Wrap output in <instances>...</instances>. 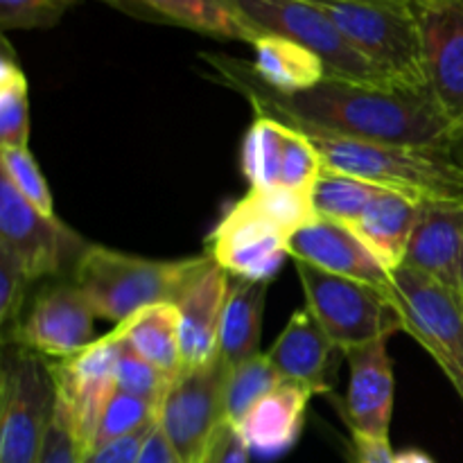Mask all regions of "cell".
<instances>
[{
    "mask_svg": "<svg viewBox=\"0 0 463 463\" xmlns=\"http://www.w3.org/2000/svg\"><path fill=\"white\" fill-rule=\"evenodd\" d=\"M202 59L220 81L249 99L256 116L375 143L450 147L452 122L430 90L360 84L328 75L315 89L280 95L262 84L244 59L215 52H202Z\"/></svg>",
    "mask_w": 463,
    "mask_h": 463,
    "instance_id": "1",
    "label": "cell"
},
{
    "mask_svg": "<svg viewBox=\"0 0 463 463\" xmlns=\"http://www.w3.org/2000/svg\"><path fill=\"white\" fill-rule=\"evenodd\" d=\"M319 152L326 170L342 172L416 202L463 203V167L450 147L375 143L328 131L297 127Z\"/></svg>",
    "mask_w": 463,
    "mask_h": 463,
    "instance_id": "2",
    "label": "cell"
},
{
    "mask_svg": "<svg viewBox=\"0 0 463 463\" xmlns=\"http://www.w3.org/2000/svg\"><path fill=\"white\" fill-rule=\"evenodd\" d=\"M208 262V253L179 260H154L102 244H86L71 279L84 292L95 317L118 326L145 307L179 301Z\"/></svg>",
    "mask_w": 463,
    "mask_h": 463,
    "instance_id": "3",
    "label": "cell"
},
{
    "mask_svg": "<svg viewBox=\"0 0 463 463\" xmlns=\"http://www.w3.org/2000/svg\"><path fill=\"white\" fill-rule=\"evenodd\" d=\"M348 43L402 89L430 90L419 25L407 0H307Z\"/></svg>",
    "mask_w": 463,
    "mask_h": 463,
    "instance_id": "4",
    "label": "cell"
},
{
    "mask_svg": "<svg viewBox=\"0 0 463 463\" xmlns=\"http://www.w3.org/2000/svg\"><path fill=\"white\" fill-rule=\"evenodd\" d=\"M297 276L307 312L342 353L405 333L401 310L387 289L328 274L306 262H297Z\"/></svg>",
    "mask_w": 463,
    "mask_h": 463,
    "instance_id": "5",
    "label": "cell"
},
{
    "mask_svg": "<svg viewBox=\"0 0 463 463\" xmlns=\"http://www.w3.org/2000/svg\"><path fill=\"white\" fill-rule=\"evenodd\" d=\"M54 402L50 360L7 344L0 373V463H39Z\"/></svg>",
    "mask_w": 463,
    "mask_h": 463,
    "instance_id": "6",
    "label": "cell"
},
{
    "mask_svg": "<svg viewBox=\"0 0 463 463\" xmlns=\"http://www.w3.org/2000/svg\"><path fill=\"white\" fill-rule=\"evenodd\" d=\"M253 30L280 34L306 45L337 80L373 86H396L375 63L357 52L333 21L307 0H226Z\"/></svg>",
    "mask_w": 463,
    "mask_h": 463,
    "instance_id": "7",
    "label": "cell"
},
{
    "mask_svg": "<svg viewBox=\"0 0 463 463\" xmlns=\"http://www.w3.org/2000/svg\"><path fill=\"white\" fill-rule=\"evenodd\" d=\"M405 333L432 355L463 402V301L420 271L402 265L389 289Z\"/></svg>",
    "mask_w": 463,
    "mask_h": 463,
    "instance_id": "8",
    "label": "cell"
},
{
    "mask_svg": "<svg viewBox=\"0 0 463 463\" xmlns=\"http://www.w3.org/2000/svg\"><path fill=\"white\" fill-rule=\"evenodd\" d=\"M86 244L59 217L41 215L0 176V251L16 260L30 283L61 279Z\"/></svg>",
    "mask_w": 463,
    "mask_h": 463,
    "instance_id": "9",
    "label": "cell"
},
{
    "mask_svg": "<svg viewBox=\"0 0 463 463\" xmlns=\"http://www.w3.org/2000/svg\"><path fill=\"white\" fill-rule=\"evenodd\" d=\"M231 371L220 357L172 380L158 410V425L179 463H202L224 423V387Z\"/></svg>",
    "mask_w": 463,
    "mask_h": 463,
    "instance_id": "10",
    "label": "cell"
},
{
    "mask_svg": "<svg viewBox=\"0 0 463 463\" xmlns=\"http://www.w3.org/2000/svg\"><path fill=\"white\" fill-rule=\"evenodd\" d=\"M122 337L111 330L68 360L50 362L57 402L71 419L84 455L90 452L104 407L116 393V366Z\"/></svg>",
    "mask_w": 463,
    "mask_h": 463,
    "instance_id": "11",
    "label": "cell"
},
{
    "mask_svg": "<svg viewBox=\"0 0 463 463\" xmlns=\"http://www.w3.org/2000/svg\"><path fill=\"white\" fill-rule=\"evenodd\" d=\"M95 312L75 280H50L23 312L14 344L45 360H68L95 342Z\"/></svg>",
    "mask_w": 463,
    "mask_h": 463,
    "instance_id": "12",
    "label": "cell"
},
{
    "mask_svg": "<svg viewBox=\"0 0 463 463\" xmlns=\"http://www.w3.org/2000/svg\"><path fill=\"white\" fill-rule=\"evenodd\" d=\"M419 25L428 89L452 122H463V0H407Z\"/></svg>",
    "mask_w": 463,
    "mask_h": 463,
    "instance_id": "13",
    "label": "cell"
},
{
    "mask_svg": "<svg viewBox=\"0 0 463 463\" xmlns=\"http://www.w3.org/2000/svg\"><path fill=\"white\" fill-rule=\"evenodd\" d=\"M206 253L231 279L271 283L289 256V238L233 203L208 235Z\"/></svg>",
    "mask_w": 463,
    "mask_h": 463,
    "instance_id": "14",
    "label": "cell"
},
{
    "mask_svg": "<svg viewBox=\"0 0 463 463\" xmlns=\"http://www.w3.org/2000/svg\"><path fill=\"white\" fill-rule=\"evenodd\" d=\"M348 360V392L342 416L353 437L389 441V428L396 398L393 360L389 339H378L366 346L344 353Z\"/></svg>",
    "mask_w": 463,
    "mask_h": 463,
    "instance_id": "15",
    "label": "cell"
},
{
    "mask_svg": "<svg viewBox=\"0 0 463 463\" xmlns=\"http://www.w3.org/2000/svg\"><path fill=\"white\" fill-rule=\"evenodd\" d=\"M405 265L463 301V203H423Z\"/></svg>",
    "mask_w": 463,
    "mask_h": 463,
    "instance_id": "16",
    "label": "cell"
},
{
    "mask_svg": "<svg viewBox=\"0 0 463 463\" xmlns=\"http://www.w3.org/2000/svg\"><path fill=\"white\" fill-rule=\"evenodd\" d=\"M289 258L328 274L392 289L393 274L348 226L317 220L289 238Z\"/></svg>",
    "mask_w": 463,
    "mask_h": 463,
    "instance_id": "17",
    "label": "cell"
},
{
    "mask_svg": "<svg viewBox=\"0 0 463 463\" xmlns=\"http://www.w3.org/2000/svg\"><path fill=\"white\" fill-rule=\"evenodd\" d=\"M337 355H344L321 330L307 307L294 312L267 357L285 383H297L315 396H328L337 380Z\"/></svg>",
    "mask_w": 463,
    "mask_h": 463,
    "instance_id": "18",
    "label": "cell"
},
{
    "mask_svg": "<svg viewBox=\"0 0 463 463\" xmlns=\"http://www.w3.org/2000/svg\"><path fill=\"white\" fill-rule=\"evenodd\" d=\"M229 289L231 276L211 258L202 274L185 288L176 301L181 319L184 371L211 364L217 357V339H220Z\"/></svg>",
    "mask_w": 463,
    "mask_h": 463,
    "instance_id": "19",
    "label": "cell"
},
{
    "mask_svg": "<svg viewBox=\"0 0 463 463\" xmlns=\"http://www.w3.org/2000/svg\"><path fill=\"white\" fill-rule=\"evenodd\" d=\"M131 18L251 45L260 36L226 0H99Z\"/></svg>",
    "mask_w": 463,
    "mask_h": 463,
    "instance_id": "20",
    "label": "cell"
},
{
    "mask_svg": "<svg viewBox=\"0 0 463 463\" xmlns=\"http://www.w3.org/2000/svg\"><path fill=\"white\" fill-rule=\"evenodd\" d=\"M315 393L297 383H283L267 393L240 423V434L251 455L276 459L292 450L306 425V411Z\"/></svg>",
    "mask_w": 463,
    "mask_h": 463,
    "instance_id": "21",
    "label": "cell"
},
{
    "mask_svg": "<svg viewBox=\"0 0 463 463\" xmlns=\"http://www.w3.org/2000/svg\"><path fill=\"white\" fill-rule=\"evenodd\" d=\"M420 208L423 203L416 199L384 190L366 208L362 220L351 226V231L393 274L405 265L411 235L420 220Z\"/></svg>",
    "mask_w": 463,
    "mask_h": 463,
    "instance_id": "22",
    "label": "cell"
},
{
    "mask_svg": "<svg viewBox=\"0 0 463 463\" xmlns=\"http://www.w3.org/2000/svg\"><path fill=\"white\" fill-rule=\"evenodd\" d=\"M267 292H269V283L231 279L220 339H217V357L229 371L260 355L262 312H265Z\"/></svg>",
    "mask_w": 463,
    "mask_h": 463,
    "instance_id": "23",
    "label": "cell"
},
{
    "mask_svg": "<svg viewBox=\"0 0 463 463\" xmlns=\"http://www.w3.org/2000/svg\"><path fill=\"white\" fill-rule=\"evenodd\" d=\"M258 80L280 95L303 93L328 77V66L306 45L280 34H260L251 43Z\"/></svg>",
    "mask_w": 463,
    "mask_h": 463,
    "instance_id": "24",
    "label": "cell"
},
{
    "mask_svg": "<svg viewBox=\"0 0 463 463\" xmlns=\"http://www.w3.org/2000/svg\"><path fill=\"white\" fill-rule=\"evenodd\" d=\"M113 330L163 375L172 380L179 378L184 371V355H181V319L176 303L145 307L122 324L113 326Z\"/></svg>",
    "mask_w": 463,
    "mask_h": 463,
    "instance_id": "25",
    "label": "cell"
},
{
    "mask_svg": "<svg viewBox=\"0 0 463 463\" xmlns=\"http://www.w3.org/2000/svg\"><path fill=\"white\" fill-rule=\"evenodd\" d=\"M289 127L269 116H256L240 149V167L251 188L280 185Z\"/></svg>",
    "mask_w": 463,
    "mask_h": 463,
    "instance_id": "26",
    "label": "cell"
},
{
    "mask_svg": "<svg viewBox=\"0 0 463 463\" xmlns=\"http://www.w3.org/2000/svg\"><path fill=\"white\" fill-rule=\"evenodd\" d=\"M380 193L384 190L378 185L324 167L312 188V206H315L317 220L333 222V224L351 229L362 220L366 208L373 203Z\"/></svg>",
    "mask_w": 463,
    "mask_h": 463,
    "instance_id": "27",
    "label": "cell"
},
{
    "mask_svg": "<svg viewBox=\"0 0 463 463\" xmlns=\"http://www.w3.org/2000/svg\"><path fill=\"white\" fill-rule=\"evenodd\" d=\"M27 143H30L27 80L12 45L7 39H3V54H0V147H27Z\"/></svg>",
    "mask_w": 463,
    "mask_h": 463,
    "instance_id": "28",
    "label": "cell"
},
{
    "mask_svg": "<svg viewBox=\"0 0 463 463\" xmlns=\"http://www.w3.org/2000/svg\"><path fill=\"white\" fill-rule=\"evenodd\" d=\"M235 203L251 215L260 217L267 224L283 231L288 238H292L303 226L317 222L312 193H306V190H292L285 185L249 188V193Z\"/></svg>",
    "mask_w": 463,
    "mask_h": 463,
    "instance_id": "29",
    "label": "cell"
},
{
    "mask_svg": "<svg viewBox=\"0 0 463 463\" xmlns=\"http://www.w3.org/2000/svg\"><path fill=\"white\" fill-rule=\"evenodd\" d=\"M283 383L285 380L267 355L253 357L251 362L231 371L224 387V423L240 428L249 411Z\"/></svg>",
    "mask_w": 463,
    "mask_h": 463,
    "instance_id": "30",
    "label": "cell"
},
{
    "mask_svg": "<svg viewBox=\"0 0 463 463\" xmlns=\"http://www.w3.org/2000/svg\"><path fill=\"white\" fill-rule=\"evenodd\" d=\"M158 410H161V402L147 401V398L116 389L109 405L104 407L90 450L118 441V439L131 437V434L158 423Z\"/></svg>",
    "mask_w": 463,
    "mask_h": 463,
    "instance_id": "31",
    "label": "cell"
},
{
    "mask_svg": "<svg viewBox=\"0 0 463 463\" xmlns=\"http://www.w3.org/2000/svg\"><path fill=\"white\" fill-rule=\"evenodd\" d=\"M0 176H5L18 190V194L41 215L57 217L50 185L30 149L0 147Z\"/></svg>",
    "mask_w": 463,
    "mask_h": 463,
    "instance_id": "32",
    "label": "cell"
},
{
    "mask_svg": "<svg viewBox=\"0 0 463 463\" xmlns=\"http://www.w3.org/2000/svg\"><path fill=\"white\" fill-rule=\"evenodd\" d=\"M170 384L172 378L163 375L156 366H152L147 360H143V357L122 339L120 355H118L116 366L118 392H127L134 393V396L147 398V401L163 402Z\"/></svg>",
    "mask_w": 463,
    "mask_h": 463,
    "instance_id": "33",
    "label": "cell"
},
{
    "mask_svg": "<svg viewBox=\"0 0 463 463\" xmlns=\"http://www.w3.org/2000/svg\"><path fill=\"white\" fill-rule=\"evenodd\" d=\"M30 279L16 265L14 258L0 251V328H3V344H14L21 326L23 312L27 306V289Z\"/></svg>",
    "mask_w": 463,
    "mask_h": 463,
    "instance_id": "34",
    "label": "cell"
},
{
    "mask_svg": "<svg viewBox=\"0 0 463 463\" xmlns=\"http://www.w3.org/2000/svg\"><path fill=\"white\" fill-rule=\"evenodd\" d=\"M77 0H0V27L12 30H50Z\"/></svg>",
    "mask_w": 463,
    "mask_h": 463,
    "instance_id": "35",
    "label": "cell"
},
{
    "mask_svg": "<svg viewBox=\"0 0 463 463\" xmlns=\"http://www.w3.org/2000/svg\"><path fill=\"white\" fill-rule=\"evenodd\" d=\"M84 461V448L72 430L71 419L59 402H54V414L50 420L48 434H45L43 450L39 463H81Z\"/></svg>",
    "mask_w": 463,
    "mask_h": 463,
    "instance_id": "36",
    "label": "cell"
},
{
    "mask_svg": "<svg viewBox=\"0 0 463 463\" xmlns=\"http://www.w3.org/2000/svg\"><path fill=\"white\" fill-rule=\"evenodd\" d=\"M202 463H251V450L238 428L222 423Z\"/></svg>",
    "mask_w": 463,
    "mask_h": 463,
    "instance_id": "37",
    "label": "cell"
},
{
    "mask_svg": "<svg viewBox=\"0 0 463 463\" xmlns=\"http://www.w3.org/2000/svg\"><path fill=\"white\" fill-rule=\"evenodd\" d=\"M154 425H149V428L131 434V437L118 439V441L107 443V446L95 448V450L86 452L84 461L81 463H136L138 461L145 441H147L149 434H152Z\"/></svg>",
    "mask_w": 463,
    "mask_h": 463,
    "instance_id": "38",
    "label": "cell"
},
{
    "mask_svg": "<svg viewBox=\"0 0 463 463\" xmlns=\"http://www.w3.org/2000/svg\"><path fill=\"white\" fill-rule=\"evenodd\" d=\"M353 463H393L389 441L353 437Z\"/></svg>",
    "mask_w": 463,
    "mask_h": 463,
    "instance_id": "39",
    "label": "cell"
},
{
    "mask_svg": "<svg viewBox=\"0 0 463 463\" xmlns=\"http://www.w3.org/2000/svg\"><path fill=\"white\" fill-rule=\"evenodd\" d=\"M136 463H179L176 459L175 450H172L170 441L165 439V434H163L161 425H154L152 434H149V439L145 441L143 450H140V457Z\"/></svg>",
    "mask_w": 463,
    "mask_h": 463,
    "instance_id": "40",
    "label": "cell"
},
{
    "mask_svg": "<svg viewBox=\"0 0 463 463\" xmlns=\"http://www.w3.org/2000/svg\"><path fill=\"white\" fill-rule=\"evenodd\" d=\"M393 463H434V459L420 450H402L393 455Z\"/></svg>",
    "mask_w": 463,
    "mask_h": 463,
    "instance_id": "41",
    "label": "cell"
},
{
    "mask_svg": "<svg viewBox=\"0 0 463 463\" xmlns=\"http://www.w3.org/2000/svg\"><path fill=\"white\" fill-rule=\"evenodd\" d=\"M450 152H452V156H455V161L463 167V122L461 125H457L455 131H452Z\"/></svg>",
    "mask_w": 463,
    "mask_h": 463,
    "instance_id": "42",
    "label": "cell"
}]
</instances>
